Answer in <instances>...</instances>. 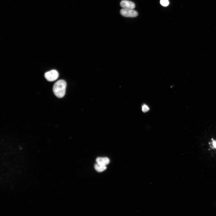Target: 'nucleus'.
<instances>
[{
	"label": "nucleus",
	"instance_id": "7",
	"mask_svg": "<svg viewBox=\"0 0 216 216\" xmlns=\"http://www.w3.org/2000/svg\"><path fill=\"white\" fill-rule=\"evenodd\" d=\"M209 143L212 148L216 149V140L214 138H212Z\"/></svg>",
	"mask_w": 216,
	"mask_h": 216
},
{
	"label": "nucleus",
	"instance_id": "6",
	"mask_svg": "<svg viewBox=\"0 0 216 216\" xmlns=\"http://www.w3.org/2000/svg\"><path fill=\"white\" fill-rule=\"evenodd\" d=\"M94 167L95 170L99 172H102L106 169V166L101 165L97 163L95 165Z\"/></svg>",
	"mask_w": 216,
	"mask_h": 216
},
{
	"label": "nucleus",
	"instance_id": "3",
	"mask_svg": "<svg viewBox=\"0 0 216 216\" xmlns=\"http://www.w3.org/2000/svg\"><path fill=\"white\" fill-rule=\"evenodd\" d=\"M120 13L126 17H134L138 15L137 12L132 9L123 8L120 11Z\"/></svg>",
	"mask_w": 216,
	"mask_h": 216
},
{
	"label": "nucleus",
	"instance_id": "2",
	"mask_svg": "<svg viewBox=\"0 0 216 216\" xmlns=\"http://www.w3.org/2000/svg\"><path fill=\"white\" fill-rule=\"evenodd\" d=\"M44 76L48 81L52 82L56 80L58 78L59 74L57 70H53L46 72Z\"/></svg>",
	"mask_w": 216,
	"mask_h": 216
},
{
	"label": "nucleus",
	"instance_id": "4",
	"mask_svg": "<svg viewBox=\"0 0 216 216\" xmlns=\"http://www.w3.org/2000/svg\"><path fill=\"white\" fill-rule=\"evenodd\" d=\"M120 5L124 9H133L135 8V5L134 3L127 0L122 1L120 3Z\"/></svg>",
	"mask_w": 216,
	"mask_h": 216
},
{
	"label": "nucleus",
	"instance_id": "8",
	"mask_svg": "<svg viewBox=\"0 0 216 216\" xmlns=\"http://www.w3.org/2000/svg\"><path fill=\"white\" fill-rule=\"evenodd\" d=\"M160 4L164 7H167L169 4V2L168 0H161Z\"/></svg>",
	"mask_w": 216,
	"mask_h": 216
},
{
	"label": "nucleus",
	"instance_id": "5",
	"mask_svg": "<svg viewBox=\"0 0 216 216\" xmlns=\"http://www.w3.org/2000/svg\"><path fill=\"white\" fill-rule=\"evenodd\" d=\"M96 161L100 165L106 166L109 164L110 160L107 157H99L96 159Z\"/></svg>",
	"mask_w": 216,
	"mask_h": 216
},
{
	"label": "nucleus",
	"instance_id": "1",
	"mask_svg": "<svg viewBox=\"0 0 216 216\" xmlns=\"http://www.w3.org/2000/svg\"><path fill=\"white\" fill-rule=\"evenodd\" d=\"M67 84L64 80H60L54 84L53 91L56 97L59 98L63 97L65 95Z\"/></svg>",
	"mask_w": 216,
	"mask_h": 216
},
{
	"label": "nucleus",
	"instance_id": "9",
	"mask_svg": "<svg viewBox=\"0 0 216 216\" xmlns=\"http://www.w3.org/2000/svg\"><path fill=\"white\" fill-rule=\"evenodd\" d=\"M142 110L143 112L146 113L149 111L150 108L148 105L143 104L142 106Z\"/></svg>",
	"mask_w": 216,
	"mask_h": 216
}]
</instances>
